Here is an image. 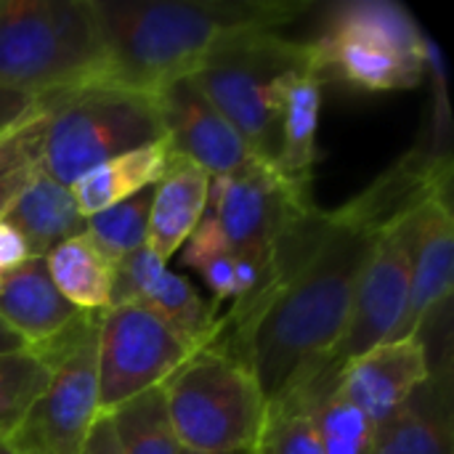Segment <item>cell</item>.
<instances>
[{"label": "cell", "instance_id": "obj_1", "mask_svg": "<svg viewBox=\"0 0 454 454\" xmlns=\"http://www.w3.org/2000/svg\"><path fill=\"white\" fill-rule=\"evenodd\" d=\"M383 215L362 192L335 210H314L282 245L277 277L207 348L253 372L269 404L338 367L356 285Z\"/></svg>", "mask_w": 454, "mask_h": 454}, {"label": "cell", "instance_id": "obj_2", "mask_svg": "<svg viewBox=\"0 0 454 454\" xmlns=\"http://www.w3.org/2000/svg\"><path fill=\"white\" fill-rule=\"evenodd\" d=\"M106 48V82L157 93L192 77L229 45L282 32L303 0H93Z\"/></svg>", "mask_w": 454, "mask_h": 454}, {"label": "cell", "instance_id": "obj_3", "mask_svg": "<svg viewBox=\"0 0 454 454\" xmlns=\"http://www.w3.org/2000/svg\"><path fill=\"white\" fill-rule=\"evenodd\" d=\"M106 82L93 0H0V90L32 98Z\"/></svg>", "mask_w": 454, "mask_h": 454}, {"label": "cell", "instance_id": "obj_4", "mask_svg": "<svg viewBox=\"0 0 454 454\" xmlns=\"http://www.w3.org/2000/svg\"><path fill=\"white\" fill-rule=\"evenodd\" d=\"M45 101L43 173L72 186L88 170L162 138L157 96L93 82Z\"/></svg>", "mask_w": 454, "mask_h": 454}, {"label": "cell", "instance_id": "obj_5", "mask_svg": "<svg viewBox=\"0 0 454 454\" xmlns=\"http://www.w3.org/2000/svg\"><path fill=\"white\" fill-rule=\"evenodd\" d=\"M306 69H317L309 40L266 32L229 45L194 72L192 80L253 146V152L274 168L279 154L285 85L293 74Z\"/></svg>", "mask_w": 454, "mask_h": 454}, {"label": "cell", "instance_id": "obj_6", "mask_svg": "<svg viewBox=\"0 0 454 454\" xmlns=\"http://www.w3.org/2000/svg\"><path fill=\"white\" fill-rule=\"evenodd\" d=\"M168 415L184 452H250L266 423L269 402L247 364L202 348L162 383Z\"/></svg>", "mask_w": 454, "mask_h": 454}, {"label": "cell", "instance_id": "obj_7", "mask_svg": "<svg viewBox=\"0 0 454 454\" xmlns=\"http://www.w3.org/2000/svg\"><path fill=\"white\" fill-rule=\"evenodd\" d=\"M101 311H82L59 338L29 348L51 370V380L19 428L5 439L24 454H82L101 418L96 335Z\"/></svg>", "mask_w": 454, "mask_h": 454}, {"label": "cell", "instance_id": "obj_8", "mask_svg": "<svg viewBox=\"0 0 454 454\" xmlns=\"http://www.w3.org/2000/svg\"><path fill=\"white\" fill-rule=\"evenodd\" d=\"M314 210L311 184L290 181L271 165L210 178L207 213L218 221L234 253L258 266L269 279L277 277L285 239Z\"/></svg>", "mask_w": 454, "mask_h": 454}, {"label": "cell", "instance_id": "obj_9", "mask_svg": "<svg viewBox=\"0 0 454 454\" xmlns=\"http://www.w3.org/2000/svg\"><path fill=\"white\" fill-rule=\"evenodd\" d=\"M197 351L154 314L133 303H117L101 311L96 335L98 404L101 415L138 394L162 386Z\"/></svg>", "mask_w": 454, "mask_h": 454}, {"label": "cell", "instance_id": "obj_10", "mask_svg": "<svg viewBox=\"0 0 454 454\" xmlns=\"http://www.w3.org/2000/svg\"><path fill=\"white\" fill-rule=\"evenodd\" d=\"M420 205L394 215L378 229L356 285L351 319L338 351V367L386 340L399 338L410 306L412 245Z\"/></svg>", "mask_w": 454, "mask_h": 454}, {"label": "cell", "instance_id": "obj_11", "mask_svg": "<svg viewBox=\"0 0 454 454\" xmlns=\"http://www.w3.org/2000/svg\"><path fill=\"white\" fill-rule=\"evenodd\" d=\"M154 96L170 152L200 165L210 178L250 173L269 165L213 106L192 77H181Z\"/></svg>", "mask_w": 454, "mask_h": 454}, {"label": "cell", "instance_id": "obj_12", "mask_svg": "<svg viewBox=\"0 0 454 454\" xmlns=\"http://www.w3.org/2000/svg\"><path fill=\"white\" fill-rule=\"evenodd\" d=\"M133 303L154 314L173 333L197 348H207L218 335V317L197 287L170 263L141 247L114 266L112 306Z\"/></svg>", "mask_w": 454, "mask_h": 454}, {"label": "cell", "instance_id": "obj_13", "mask_svg": "<svg viewBox=\"0 0 454 454\" xmlns=\"http://www.w3.org/2000/svg\"><path fill=\"white\" fill-rule=\"evenodd\" d=\"M431 375L426 340L399 338L340 364L338 386L378 428H383L410 404Z\"/></svg>", "mask_w": 454, "mask_h": 454}, {"label": "cell", "instance_id": "obj_14", "mask_svg": "<svg viewBox=\"0 0 454 454\" xmlns=\"http://www.w3.org/2000/svg\"><path fill=\"white\" fill-rule=\"evenodd\" d=\"M319 77L359 93H394L418 88L426 77L423 53L348 32H317L311 40Z\"/></svg>", "mask_w": 454, "mask_h": 454}, {"label": "cell", "instance_id": "obj_15", "mask_svg": "<svg viewBox=\"0 0 454 454\" xmlns=\"http://www.w3.org/2000/svg\"><path fill=\"white\" fill-rule=\"evenodd\" d=\"M454 279V213L452 189L431 194L418 207L412 245L410 306L399 338H418L420 327L452 301ZM396 338V340H399Z\"/></svg>", "mask_w": 454, "mask_h": 454}, {"label": "cell", "instance_id": "obj_16", "mask_svg": "<svg viewBox=\"0 0 454 454\" xmlns=\"http://www.w3.org/2000/svg\"><path fill=\"white\" fill-rule=\"evenodd\" d=\"M210 176L181 154L168 157L160 181L152 186L146 247L170 263L207 213Z\"/></svg>", "mask_w": 454, "mask_h": 454}, {"label": "cell", "instance_id": "obj_17", "mask_svg": "<svg viewBox=\"0 0 454 454\" xmlns=\"http://www.w3.org/2000/svg\"><path fill=\"white\" fill-rule=\"evenodd\" d=\"M80 314L56 290L45 258H32L0 277V317L24 338L27 351L59 338Z\"/></svg>", "mask_w": 454, "mask_h": 454}, {"label": "cell", "instance_id": "obj_18", "mask_svg": "<svg viewBox=\"0 0 454 454\" xmlns=\"http://www.w3.org/2000/svg\"><path fill=\"white\" fill-rule=\"evenodd\" d=\"M3 218L19 229L35 258H45L56 245L85 231V218L72 189L48 173H37Z\"/></svg>", "mask_w": 454, "mask_h": 454}, {"label": "cell", "instance_id": "obj_19", "mask_svg": "<svg viewBox=\"0 0 454 454\" xmlns=\"http://www.w3.org/2000/svg\"><path fill=\"white\" fill-rule=\"evenodd\" d=\"M325 80L317 69L298 72L287 80L279 114V154L274 168L298 184H311L314 165L319 160L317 133L322 109Z\"/></svg>", "mask_w": 454, "mask_h": 454}, {"label": "cell", "instance_id": "obj_20", "mask_svg": "<svg viewBox=\"0 0 454 454\" xmlns=\"http://www.w3.org/2000/svg\"><path fill=\"white\" fill-rule=\"evenodd\" d=\"M170 157L168 138H157L146 146H138L133 152H125L109 162H101L98 168L88 170L82 178H77L69 189L77 200V207L82 218H93L112 205L152 189Z\"/></svg>", "mask_w": 454, "mask_h": 454}, {"label": "cell", "instance_id": "obj_21", "mask_svg": "<svg viewBox=\"0 0 454 454\" xmlns=\"http://www.w3.org/2000/svg\"><path fill=\"white\" fill-rule=\"evenodd\" d=\"M372 454H452V410L447 375L431 380L378 434Z\"/></svg>", "mask_w": 454, "mask_h": 454}, {"label": "cell", "instance_id": "obj_22", "mask_svg": "<svg viewBox=\"0 0 454 454\" xmlns=\"http://www.w3.org/2000/svg\"><path fill=\"white\" fill-rule=\"evenodd\" d=\"M338 370H327L306 388L290 394L298 396L317 428L325 454H372L380 428L340 391ZM287 399V396H285Z\"/></svg>", "mask_w": 454, "mask_h": 454}, {"label": "cell", "instance_id": "obj_23", "mask_svg": "<svg viewBox=\"0 0 454 454\" xmlns=\"http://www.w3.org/2000/svg\"><path fill=\"white\" fill-rule=\"evenodd\" d=\"M48 274L61 293L80 311H106L114 290V263L82 231L45 255Z\"/></svg>", "mask_w": 454, "mask_h": 454}, {"label": "cell", "instance_id": "obj_24", "mask_svg": "<svg viewBox=\"0 0 454 454\" xmlns=\"http://www.w3.org/2000/svg\"><path fill=\"white\" fill-rule=\"evenodd\" d=\"M319 32H348L391 43L410 53H423L426 32L415 16L394 0H346L327 8Z\"/></svg>", "mask_w": 454, "mask_h": 454}, {"label": "cell", "instance_id": "obj_25", "mask_svg": "<svg viewBox=\"0 0 454 454\" xmlns=\"http://www.w3.org/2000/svg\"><path fill=\"white\" fill-rule=\"evenodd\" d=\"M106 418L120 454H184L168 415L162 386L138 394Z\"/></svg>", "mask_w": 454, "mask_h": 454}, {"label": "cell", "instance_id": "obj_26", "mask_svg": "<svg viewBox=\"0 0 454 454\" xmlns=\"http://www.w3.org/2000/svg\"><path fill=\"white\" fill-rule=\"evenodd\" d=\"M43 136H45V101L43 106L0 133V215L11 202L43 173Z\"/></svg>", "mask_w": 454, "mask_h": 454}, {"label": "cell", "instance_id": "obj_27", "mask_svg": "<svg viewBox=\"0 0 454 454\" xmlns=\"http://www.w3.org/2000/svg\"><path fill=\"white\" fill-rule=\"evenodd\" d=\"M149 205H152V189L138 192L93 218H85V234L98 245V250L114 266L130 253L146 247Z\"/></svg>", "mask_w": 454, "mask_h": 454}, {"label": "cell", "instance_id": "obj_28", "mask_svg": "<svg viewBox=\"0 0 454 454\" xmlns=\"http://www.w3.org/2000/svg\"><path fill=\"white\" fill-rule=\"evenodd\" d=\"M48 380L51 370L32 351L0 356V442L19 428Z\"/></svg>", "mask_w": 454, "mask_h": 454}, {"label": "cell", "instance_id": "obj_29", "mask_svg": "<svg viewBox=\"0 0 454 454\" xmlns=\"http://www.w3.org/2000/svg\"><path fill=\"white\" fill-rule=\"evenodd\" d=\"M250 454H325L314 420L298 396L269 404L266 423Z\"/></svg>", "mask_w": 454, "mask_h": 454}, {"label": "cell", "instance_id": "obj_30", "mask_svg": "<svg viewBox=\"0 0 454 454\" xmlns=\"http://www.w3.org/2000/svg\"><path fill=\"white\" fill-rule=\"evenodd\" d=\"M32 250L27 245V239L19 234L16 226H11L3 215H0V277L24 266L27 261H32Z\"/></svg>", "mask_w": 454, "mask_h": 454}, {"label": "cell", "instance_id": "obj_31", "mask_svg": "<svg viewBox=\"0 0 454 454\" xmlns=\"http://www.w3.org/2000/svg\"><path fill=\"white\" fill-rule=\"evenodd\" d=\"M40 106H43L40 98L13 93V90H0V133L11 130L13 125H19L29 114H35Z\"/></svg>", "mask_w": 454, "mask_h": 454}, {"label": "cell", "instance_id": "obj_32", "mask_svg": "<svg viewBox=\"0 0 454 454\" xmlns=\"http://www.w3.org/2000/svg\"><path fill=\"white\" fill-rule=\"evenodd\" d=\"M82 454H120L117 447V439H114V431H112V423L106 415H101L96 420V426L90 428V436L85 442V450Z\"/></svg>", "mask_w": 454, "mask_h": 454}, {"label": "cell", "instance_id": "obj_33", "mask_svg": "<svg viewBox=\"0 0 454 454\" xmlns=\"http://www.w3.org/2000/svg\"><path fill=\"white\" fill-rule=\"evenodd\" d=\"M27 351V343L24 338L0 317V356H8V354H21Z\"/></svg>", "mask_w": 454, "mask_h": 454}, {"label": "cell", "instance_id": "obj_34", "mask_svg": "<svg viewBox=\"0 0 454 454\" xmlns=\"http://www.w3.org/2000/svg\"><path fill=\"white\" fill-rule=\"evenodd\" d=\"M0 454H24V452H19V450H13L8 442H0Z\"/></svg>", "mask_w": 454, "mask_h": 454}, {"label": "cell", "instance_id": "obj_35", "mask_svg": "<svg viewBox=\"0 0 454 454\" xmlns=\"http://www.w3.org/2000/svg\"><path fill=\"white\" fill-rule=\"evenodd\" d=\"M184 454H192V452H184ZM234 454H250V452H234Z\"/></svg>", "mask_w": 454, "mask_h": 454}]
</instances>
